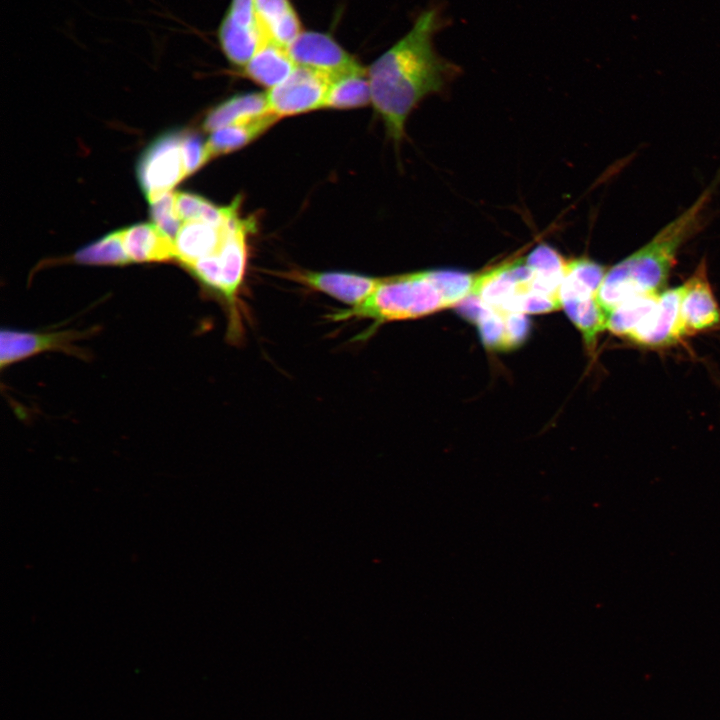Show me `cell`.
Segmentation results:
<instances>
[{
	"instance_id": "obj_8",
	"label": "cell",
	"mask_w": 720,
	"mask_h": 720,
	"mask_svg": "<svg viewBox=\"0 0 720 720\" xmlns=\"http://www.w3.org/2000/svg\"><path fill=\"white\" fill-rule=\"evenodd\" d=\"M682 285L664 289L653 308L628 337L633 344L646 348H664L679 343L684 334L681 319Z\"/></svg>"
},
{
	"instance_id": "obj_18",
	"label": "cell",
	"mask_w": 720,
	"mask_h": 720,
	"mask_svg": "<svg viewBox=\"0 0 720 720\" xmlns=\"http://www.w3.org/2000/svg\"><path fill=\"white\" fill-rule=\"evenodd\" d=\"M266 93L252 92L233 96L216 107L205 117L203 128L215 131L219 128L268 113Z\"/></svg>"
},
{
	"instance_id": "obj_14",
	"label": "cell",
	"mask_w": 720,
	"mask_h": 720,
	"mask_svg": "<svg viewBox=\"0 0 720 720\" xmlns=\"http://www.w3.org/2000/svg\"><path fill=\"white\" fill-rule=\"evenodd\" d=\"M260 44L242 67V75L254 83L272 89L284 81L297 67L288 49L272 40L262 38Z\"/></svg>"
},
{
	"instance_id": "obj_6",
	"label": "cell",
	"mask_w": 720,
	"mask_h": 720,
	"mask_svg": "<svg viewBox=\"0 0 720 720\" xmlns=\"http://www.w3.org/2000/svg\"><path fill=\"white\" fill-rule=\"evenodd\" d=\"M332 80L324 72L297 66L284 81L266 92L269 111L281 119L322 109Z\"/></svg>"
},
{
	"instance_id": "obj_26",
	"label": "cell",
	"mask_w": 720,
	"mask_h": 720,
	"mask_svg": "<svg viewBox=\"0 0 720 720\" xmlns=\"http://www.w3.org/2000/svg\"><path fill=\"white\" fill-rule=\"evenodd\" d=\"M182 150L188 175L209 160L206 143H203L201 138L194 133L183 132Z\"/></svg>"
},
{
	"instance_id": "obj_4",
	"label": "cell",
	"mask_w": 720,
	"mask_h": 720,
	"mask_svg": "<svg viewBox=\"0 0 720 720\" xmlns=\"http://www.w3.org/2000/svg\"><path fill=\"white\" fill-rule=\"evenodd\" d=\"M239 200L226 222V233L216 253L199 259L186 268L208 291L220 298L230 315L232 334L240 330L239 293L247 267V234L252 225L238 213Z\"/></svg>"
},
{
	"instance_id": "obj_17",
	"label": "cell",
	"mask_w": 720,
	"mask_h": 720,
	"mask_svg": "<svg viewBox=\"0 0 720 720\" xmlns=\"http://www.w3.org/2000/svg\"><path fill=\"white\" fill-rule=\"evenodd\" d=\"M607 270L587 257L567 260L559 289L560 303L597 297Z\"/></svg>"
},
{
	"instance_id": "obj_19",
	"label": "cell",
	"mask_w": 720,
	"mask_h": 720,
	"mask_svg": "<svg viewBox=\"0 0 720 720\" xmlns=\"http://www.w3.org/2000/svg\"><path fill=\"white\" fill-rule=\"evenodd\" d=\"M371 102L367 69L345 74L332 80L323 108L350 109Z\"/></svg>"
},
{
	"instance_id": "obj_15",
	"label": "cell",
	"mask_w": 720,
	"mask_h": 720,
	"mask_svg": "<svg viewBox=\"0 0 720 720\" xmlns=\"http://www.w3.org/2000/svg\"><path fill=\"white\" fill-rule=\"evenodd\" d=\"M132 262H159L175 258L174 241L155 224L142 223L121 230Z\"/></svg>"
},
{
	"instance_id": "obj_16",
	"label": "cell",
	"mask_w": 720,
	"mask_h": 720,
	"mask_svg": "<svg viewBox=\"0 0 720 720\" xmlns=\"http://www.w3.org/2000/svg\"><path fill=\"white\" fill-rule=\"evenodd\" d=\"M279 118L271 112L219 128L206 142L209 160L236 151L273 126Z\"/></svg>"
},
{
	"instance_id": "obj_7",
	"label": "cell",
	"mask_w": 720,
	"mask_h": 720,
	"mask_svg": "<svg viewBox=\"0 0 720 720\" xmlns=\"http://www.w3.org/2000/svg\"><path fill=\"white\" fill-rule=\"evenodd\" d=\"M91 329L36 332L3 328L0 335V367L24 360L47 351H61L79 358H87V353L76 342L87 337Z\"/></svg>"
},
{
	"instance_id": "obj_5",
	"label": "cell",
	"mask_w": 720,
	"mask_h": 720,
	"mask_svg": "<svg viewBox=\"0 0 720 720\" xmlns=\"http://www.w3.org/2000/svg\"><path fill=\"white\" fill-rule=\"evenodd\" d=\"M183 132H169L157 138L143 153L137 165V177L151 202L170 192L188 176L182 150Z\"/></svg>"
},
{
	"instance_id": "obj_10",
	"label": "cell",
	"mask_w": 720,
	"mask_h": 720,
	"mask_svg": "<svg viewBox=\"0 0 720 720\" xmlns=\"http://www.w3.org/2000/svg\"><path fill=\"white\" fill-rule=\"evenodd\" d=\"M220 48L230 63L244 67L260 44L254 0H231L217 30Z\"/></svg>"
},
{
	"instance_id": "obj_1",
	"label": "cell",
	"mask_w": 720,
	"mask_h": 720,
	"mask_svg": "<svg viewBox=\"0 0 720 720\" xmlns=\"http://www.w3.org/2000/svg\"><path fill=\"white\" fill-rule=\"evenodd\" d=\"M440 4H431L414 20L411 29L367 69L371 102L395 144L404 137L405 123L427 96L441 93L461 72L442 57L434 38L449 25Z\"/></svg>"
},
{
	"instance_id": "obj_20",
	"label": "cell",
	"mask_w": 720,
	"mask_h": 720,
	"mask_svg": "<svg viewBox=\"0 0 720 720\" xmlns=\"http://www.w3.org/2000/svg\"><path fill=\"white\" fill-rule=\"evenodd\" d=\"M561 307L582 333L587 349L593 352L598 336L606 329L607 324V314L597 297L564 301Z\"/></svg>"
},
{
	"instance_id": "obj_24",
	"label": "cell",
	"mask_w": 720,
	"mask_h": 720,
	"mask_svg": "<svg viewBox=\"0 0 720 720\" xmlns=\"http://www.w3.org/2000/svg\"><path fill=\"white\" fill-rule=\"evenodd\" d=\"M260 36L268 38L284 20L296 13L290 0H254Z\"/></svg>"
},
{
	"instance_id": "obj_13",
	"label": "cell",
	"mask_w": 720,
	"mask_h": 720,
	"mask_svg": "<svg viewBox=\"0 0 720 720\" xmlns=\"http://www.w3.org/2000/svg\"><path fill=\"white\" fill-rule=\"evenodd\" d=\"M225 233L226 223L215 225L203 220L184 221L174 240L175 258L187 267L211 256L222 245Z\"/></svg>"
},
{
	"instance_id": "obj_12",
	"label": "cell",
	"mask_w": 720,
	"mask_h": 720,
	"mask_svg": "<svg viewBox=\"0 0 720 720\" xmlns=\"http://www.w3.org/2000/svg\"><path fill=\"white\" fill-rule=\"evenodd\" d=\"M281 276L351 307L366 300L378 288L383 278L345 271L308 270H292L281 273Z\"/></svg>"
},
{
	"instance_id": "obj_23",
	"label": "cell",
	"mask_w": 720,
	"mask_h": 720,
	"mask_svg": "<svg viewBox=\"0 0 720 720\" xmlns=\"http://www.w3.org/2000/svg\"><path fill=\"white\" fill-rule=\"evenodd\" d=\"M176 213L180 220H203L215 225L226 223L233 211V203L227 207H218L208 200L194 194L174 193Z\"/></svg>"
},
{
	"instance_id": "obj_11",
	"label": "cell",
	"mask_w": 720,
	"mask_h": 720,
	"mask_svg": "<svg viewBox=\"0 0 720 720\" xmlns=\"http://www.w3.org/2000/svg\"><path fill=\"white\" fill-rule=\"evenodd\" d=\"M681 319L685 336L720 327V306L709 282L705 258L682 284Z\"/></svg>"
},
{
	"instance_id": "obj_3",
	"label": "cell",
	"mask_w": 720,
	"mask_h": 720,
	"mask_svg": "<svg viewBox=\"0 0 720 720\" xmlns=\"http://www.w3.org/2000/svg\"><path fill=\"white\" fill-rule=\"evenodd\" d=\"M711 193L703 191L645 245L608 268L597 295L606 314L630 297L664 290L680 248L702 227Z\"/></svg>"
},
{
	"instance_id": "obj_22",
	"label": "cell",
	"mask_w": 720,
	"mask_h": 720,
	"mask_svg": "<svg viewBox=\"0 0 720 720\" xmlns=\"http://www.w3.org/2000/svg\"><path fill=\"white\" fill-rule=\"evenodd\" d=\"M73 260L89 265H124L131 263L122 240L121 230L78 250Z\"/></svg>"
},
{
	"instance_id": "obj_25",
	"label": "cell",
	"mask_w": 720,
	"mask_h": 720,
	"mask_svg": "<svg viewBox=\"0 0 720 720\" xmlns=\"http://www.w3.org/2000/svg\"><path fill=\"white\" fill-rule=\"evenodd\" d=\"M150 203L153 224L174 241L181 226L175 209L174 194L164 193Z\"/></svg>"
},
{
	"instance_id": "obj_9",
	"label": "cell",
	"mask_w": 720,
	"mask_h": 720,
	"mask_svg": "<svg viewBox=\"0 0 720 720\" xmlns=\"http://www.w3.org/2000/svg\"><path fill=\"white\" fill-rule=\"evenodd\" d=\"M287 49L297 66L324 72L333 79L364 68L330 34L323 32L302 31Z\"/></svg>"
},
{
	"instance_id": "obj_2",
	"label": "cell",
	"mask_w": 720,
	"mask_h": 720,
	"mask_svg": "<svg viewBox=\"0 0 720 720\" xmlns=\"http://www.w3.org/2000/svg\"><path fill=\"white\" fill-rule=\"evenodd\" d=\"M476 274L438 269L383 277L378 288L361 304L329 315L332 321L368 319L364 337L380 325L416 319L456 306L472 294Z\"/></svg>"
},
{
	"instance_id": "obj_21",
	"label": "cell",
	"mask_w": 720,
	"mask_h": 720,
	"mask_svg": "<svg viewBox=\"0 0 720 720\" xmlns=\"http://www.w3.org/2000/svg\"><path fill=\"white\" fill-rule=\"evenodd\" d=\"M659 293L633 296L618 304L607 314L606 329L616 336L628 339L653 308Z\"/></svg>"
}]
</instances>
